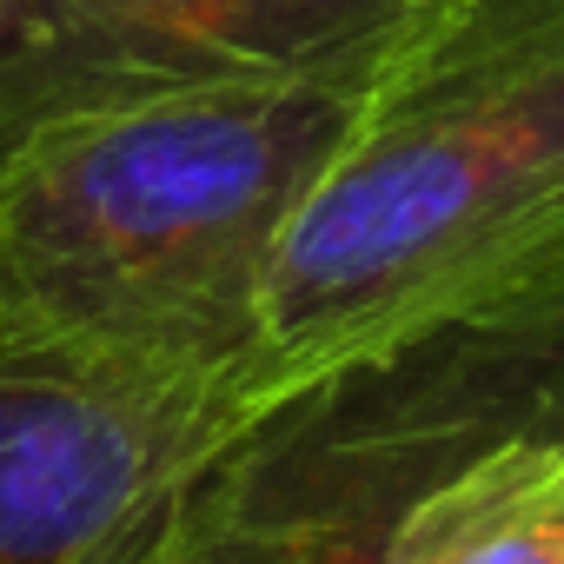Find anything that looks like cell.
Instances as JSON below:
<instances>
[{
    "label": "cell",
    "instance_id": "obj_1",
    "mask_svg": "<svg viewBox=\"0 0 564 564\" xmlns=\"http://www.w3.org/2000/svg\"><path fill=\"white\" fill-rule=\"evenodd\" d=\"M366 74L153 94L28 133L0 160V339L232 412L279 239Z\"/></svg>",
    "mask_w": 564,
    "mask_h": 564
},
{
    "label": "cell",
    "instance_id": "obj_2",
    "mask_svg": "<svg viewBox=\"0 0 564 564\" xmlns=\"http://www.w3.org/2000/svg\"><path fill=\"white\" fill-rule=\"evenodd\" d=\"M564 239V0H419L265 279L246 399Z\"/></svg>",
    "mask_w": 564,
    "mask_h": 564
},
{
    "label": "cell",
    "instance_id": "obj_3",
    "mask_svg": "<svg viewBox=\"0 0 564 564\" xmlns=\"http://www.w3.org/2000/svg\"><path fill=\"white\" fill-rule=\"evenodd\" d=\"M511 438H564V239L232 405L153 564H392L412 505Z\"/></svg>",
    "mask_w": 564,
    "mask_h": 564
},
{
    "label": "cell",
    "instance_id": "obj_4",
    "mask_svg": "<svg viewBox=\"0 0 564 564\" xmlns=\"http://www.w3.org/2000/svg\"><path fill=\"white\" fill-rule=\"evenodd\" d=\"M412 14L419 0H0V160L153 94L372 67Z\"/></svg>",
    "mask_w": 564,
    "mask_h": 564
},
{
    "label": "cell",
    "instance_id": "obj_5",
    "mask_svg": "<svg viewBox=\"0 0 564 564\" xmlns=\"http://www.w3.org/2000/svg\"><path fill=\"white\" fill-rule=\"evenodd\" d=\"M226 412L0 339V564H153Z\"/></svg>",
    "mask_w": 564,
    "mask_h": 564
},
{
    "label": "cell",
    "instance_id": "obj_6",
    "mask_svg": "<svg viewBox=\"0 0 564 564\" xmlns=\"http://www.w3.org/2000/svg\"><path fill=\"white\" fill-rule=\"evenodd\" d=\"M392 564H564V438H511L432 485Z\"/></svg>",
    "mask_w": 564,
    "mask_h": 564
}]
</instances>
